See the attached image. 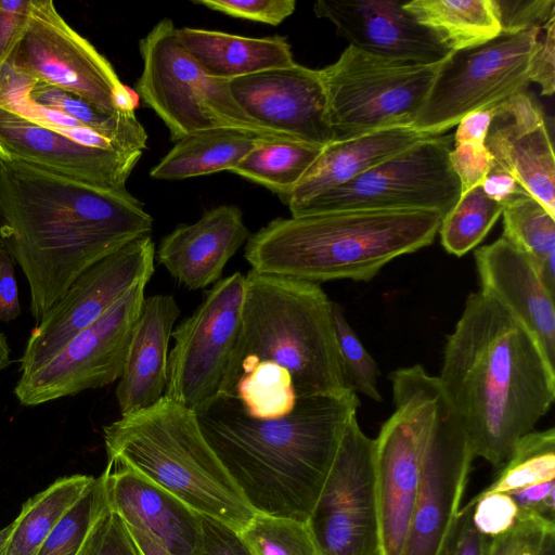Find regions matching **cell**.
I'll return each mask as SVG.
<instances>
[{
    "mask_svg": "<svg viewBox=\"0 0 555 555\" xmlns=\"http://www.w3.org/2000/svg\"><path fill=\"white\" fill-rule=\"evenodd\" d=\"M152 230V216L128 191L0 159L1 244L27 281L36 323L82 272Z\"/></svg>",
    "mask_w": 555,
    "mask_h": 555,
    "instance_id": "1",
    "label": "cell"
},
{
    "mask_svg": "<svg viewBox=\"0 0 555 555\" xmlns=\"http://www.w3.org/2000/svg\"><path fill=\"white\" fill-rule=\"evenodd\" d=\"M438 379L475 457L496 467L555 399V365L526 326L483 291L467 297Z\"/></svg>",
    "mask_w": 555,
    "mask_h": 555,
    "instance_id": "2",
    "label": "cell"
},
{
    "mask_svg": "<svg viewBox=\"0 0 555 555\" xmlns=\"http://www.w3.org/2000/svg\"><path fill=\"white\" fill-rule=\"evenodd\" d=\"M359 405L351 390L298 397L287 415L258 420L234 396H216L194 413L204 438L255 513L307 521Z\"/></svg>",
    "mask_w": 555,
    "mask_h": 555,
    "instance_id": "3",
    "label": "cell"
},
{
    "mask_svg": "<svg viewBox=\"0 0 555 555\" xmlns=\"http://www.w3.org/2000/svg\"><path fill=\"white\" fill-rule=\"evenodd\" d=\"M434 210L348 209L276 218L247 240L251 270L312 283L367 282L393 259L430 245Z\"/></svg>",
    "mask_w": 555,
    "mask_h": 555,
    "instance_id": "4",
    "label": "cell"
},
{
    "mask_svg": "<svg viewBox=\"0 0 555 555\" xmlns=\"http://www.w3.org/2000/svg\"><path fill=\"white\" fill-rule=\"evenodd\" d=\"M259 361L286 369L297 397L350 390L336 340L332 300L318 283L253 270L245 275L240 333L217 396H232L240 376Z\"/></svg>",
    "mask_w": 555,
    "mask_h": 555,
    "instance_id": "5",
    "label": "cell"
},
{
    "mask_svg": "<svg viewBox=\"0 0 555 555\" xmlns=\"http://www.w3.org/2000/svg\"><path fill=\"white\" fill-rule=\"evenodd\" d=\"M108 464L126 466L199 514L240 531L255 512L204 438L195 413L163 397L104 426Z\"/></svg>",
    "mask_w": 555,
    "mask_h": 555,
    "instance_id": "6",
    "label": "cell"
},
{
    "mask_svg": "<svg viewBox=\"0 0 555 555\" xmlns=\"http://www.w3.org/2000/svg\"><path fill=\"white\" fill-rule=\"evenodd\" d=\"M389 379L395 411L374 439L378 555H402L431 430L448 397L420 364L398 369Z\"/></svg>",
    "mask_w": 555,
    "mask_h": 555,
    "instance_id": "7",
    "label": "cell"
},
{
    "mask_svg": "<svg viewBox=\"0 0 555 555\" xmlns=\"http://www.w3.org/2000/svg\"><path fill=\"white\" fill-rule=\"evenodd\" d=\"M139 50L143 69L135 93L164 121L171 141L215 128L291 139L261 127L242 111L229 81L207 75L184 50L172 20H160L140 40Z\"/></svg>",
    "mask_w": 555,
    "mask_h": 555,
    "instance_id": "8",
    "label": "cell"
},
{
    "mask_svg": "<svg viewBox=\"0 0 555 555\" xmlns=\"http://www.w3.org/2000/svg\"><path fill=\"white\" fill-rule=\"evenodd\" d=\"M441 62L397 61L348 46L336 62L321 69L333 141L412 127Z\"/></svg>",
    "mask_w": 555,
    "mask_h": 555,
    "instance_id": "9",
    "label": "cell"
},
{
    "mask_svg": "<svg viewBox=\"0 0 555 555\" xmlns=\"http://www.w3.org/2000/svg\"><path fill=\"white\" fill-rule=\"evenodd\" d=\"M541 29L502 31L483 44L450 52L412 127L440 135L466 115L493 108L525 91Z\"/></svg>",
    "mask_w": 555,
    "mask_h": 555,
    "instance_id": "10",
    "label": "cell"
},
{
    "mask_svg": "<svg viewBox=\"0 0 555 555\" xmlns=\"http://www.w3.org/2000/svg\"><path fill=\"white\" fill-rule=\"evenodd\" d=\"M452 144L453 134L427 137L289 209L291 216L348 209L434 210L446 216L462 193L450 162Z\"/></svg>",
    "mask_w": 555,
    "mask_h": 555,
    "instance_id": "11",
    "label": "cell"
},
{
    "mask_svg": "<svg viewBox=\"0 0 555 555\" xmlns=\"http://www.w3.org/2000/svg\"><path fill=\"white\" fill-rule=\"evenodd\" d=\"M9 60L33 79L64 89L105 113L135 112L137 93L69 26L52 0H30L26 26Z\"/></svg>",
    "mask_w": 555,
    "mask_h": 555,
    "instance_id": "12",
    "label": "cell"
},
{
    "mask_svg": "<svg viewBox=\"0 0 555 555\" xmlns=\"http://www.w3.org/2000/svg\"><path fill=\"white\" fill-rule=\"evenodd\" d=\"M244 286L241 272L219 280L172 331L165 397L196 412L218 395L240 333Z\"/></svg>",
    "mask_w": 555,
    "mask_h": 555,
    "instance_id": "13",
    "label": "cell"
},
{
    "mask_svg": "<svg viewBox=\"0 0 555 555\" xmlns=\"http://www.w3.org/2000/svg\"><path fill=\"white\" fill-rule=\"evenodd\" d=\"M147 283L122 296L37 369L20 374L14 395L35 406L119 379Z\"/></svg>",
    "mask_w": 555,
    "mask_h": 555,
    "instance_id": "14",
    "label": "cell"
},
{
    "mask_svg": "<svg viewBox=\"0 0 555 555\" xmlns=\"http://www.w3.org/2000/svg\"><path fill=\"white\" fill-rule=\"evenodd\" d=\"M307 524L321 555H378L374 439L348 422Z\"/></svg>",
    "mask_w": 555,
    "mask_h": 555,
    "instance_id": "15",
    "label": "cell"
},
{
    "mask_svg": "<svg viewBox=\"0 0 555 555\" xmlns=\"http://www.w3.org/2000/svg\"><path fill=\"white\" fill-rule=\"evenodd\" d=\"M151 234L134 238L82 272L31 330L21 358L20 374L52 358L77 333L95 322L155 268Z\"/></svg>",
    "mask_w": 555,
    "mask_h": 555,
    "instance_id": "16",
    "label": "cell"
},
{
    "mask_svg": "<svg viewBox=\"0 0 555 555\" xmlns=\"http://www.w3.org/2000/svg\"><path fill=\"white\" fill-rule=\"evenodd\" d=\"M474 457L465 427L447 398L429 438L402 555L449 554Z\"/></svg>",
    "mask_w": 555,
    "mask_h": 555,
    "instance_id": "17",
    "label": "cell"
},
{
    "mask_svg": "<svg viewBox=\"0 0 555 555\" xmlns=\"http://www.w3.org/2000/svg\"><path fill=\"white\" fill-rule=\"evenodd\" d=\"M229 88L242 111L261 127L319 147L333 142L321 69L295 62L230 80Z\"/></svg>",
    "mask_w": 555,
    "mask_h": 555,
    "instance_id": "18",
    "label": "cell"
},
{
    "mask_svg": "<svg viewBox=\"0 0 555 555\" xmlns=\"http://www.w3.org/2000/svg\"><path fill=\"white\" fill-rule=\"evenodd\" d=\"M142 155L77 143L0 107V159L24 162L92 186L125 192Z\"/></svg>",
    "mask_w": 555,
    "mask_h": 555,
    "instance_id": "19",
    "label": "cell"
},
{
    "mask_svg": "<svg viewBox=\"0 0 555 555\" xmlns=\"http://www.w3.org/2000/svg\"><path fill=\"white\" fill-rule=\"evenodd\" d=\"M313 12L328 20L349 46L370 54L435 64L451 52L400 1L319 0Z\"/></svg>",
    "mask_w": 555,
    "mask_h": 555,
    "instance_id": "20",
    "label": "cell"
},
{
    "mask_svg": "<svg viewBox=\"0 0 555 555\" xmlns=\"http://www.w3.org/2000/svg\"><path fill=\"white\" fill-rule=\"evenodd\" d=\"M485 145L494 166L555 217V155L539 105L525 91L493 107Z\"/></svg>",
    "mask_w": 555,
    "mask_h": 555,
    "instance_id": "21",
    "label": "cell"
},
{
    "mask_svg": "<svg viewBox=\"0 0 555 555\" xmlns=\"http://www.w3.org/2000/svg\"><path fill=\"white\" fill-rule=\"evenodd\" d=\"M480 291L494 297L534 336L555 365L553 292L532 261L503 235L475 250Z\"/></svg>",
    "mask_w": 555,
    "mask_h": 555,
    "instance_id": "22",
    "label": "cell"
},
{
    "mask_svg": "<svg viewBox=\"0 0 555 555\" xmlns=\"http://www.w3.org/2000/svg\"><path fill=\"white\" fill-rule=\"evenodd\" d=\"M108 507L125 525L146 531L172 555H193L202 541L199 513L132 468L107 464Z\"/></svg>",
    "mask_w": 555,
    "mask_h": 555,
    "instance_id": "23",
    "label": "cell"
},
{
    "mask_svg": "<svg viewBox=\"0 0 555 555\" xmlns=\"http://www.w3.org/2000/svg\"><path fill=\"white\" fill-rule=\"evenodd\" d=\"M249 236L242 210L221 205L194 223L177 225L163 237L155 256L178 283L202 289L219 281L227 262Z\"/></svg>",
    "mask_w": 555,
    "mask_h": 555,
    "instance_id": "24",
    "label": "cell"
},
{
    "mask_svg": "<svg viewBox=\"0 0 555 555\" xmlns=\"http://www.w3.org/2000/svg\"><path fill=\"white\" fill-rule=\"evenodd\" d=\"M179 315L172 295L144 299L115 391L121 416L146 409L164 397L169 340Z\"/></svg>",
    "mask_w": 555,
    "mask_h": 555,
    "instance_id": "25",
    "label": "cell"
},
{
    "mask_svg": "<svg viewBox=\"0 0 555 555\" xmlns=\"http://www.w3.org/2000/svg\"><path fill=\"white\" fill-rule=\"evenodd\" d=\"M427 137L406 126L331 142L292 192L286 202L288 209L352 180Z\"/></svg>",
    "mask_w": 555,
    "mask_h": 555,
    "instance_id": "26",
    "label": "cell"
},
{
    "mask_svg": "<svg viewBox=\"0 0 555 555\" xmlns=\"http://www.w3.org/2000/svg\"><path fill=\"white\" fill-rule=\"evenodd\" d=\"M177 38L207 75L225 81L295 63L292 47L282 36L253 38L181 27Z\"/></svg>",
    "mask_w": 555,
    "mask_h": 555,
    "instance_id": "27",
    "label": "cell"
},
{
    "mask_svg": "<svg viewBox=\"0 0 555 555\" xmlns=\"http://www.w3.org/2000/svg\"><path fill=\"white\" fill-rule=\"evenodd\" d=\"M266 139L271 138L233 128L201 130L177 141L151 169L150 176L157 180L176 181L230 171Z\"/></svg>",
    "mask_w": 555,
    "mask_h": 555,
    "instance_id": "28",
    "label": "cell"
},
{
    "mask_svg": "<svg viewBox=\"0 0 555 555\" xmlns=\"http://www.w3.org/2000/svg\"><path fill=\"white\" fill-rule=\"evenodd\" d=\"M403 5L451 52L483 44L502 33L494 0H413Z\"/></svg>",
    "mask_w": 555,
    "mask_h": 555,
    "instance_id": "29",
    "label": "cell"
},
{
    "mask_svg": "<svg viewBox=\"0 0 555 555\" xmlns=\"http://www.w3.org/2000/svg\"><path fill=\"white\" fill-rule=\"evenodd\" d=\"M94 478L82 474L61 477L28 499L11 522L2 555H35L56 522Z\"/></svg>",
    "mask_w": 555,
    "mask_h": 555,
    "instance_id": "30",
    "label": "cell"
},
{
    "mask_svg": "<svg viewBox=\"0 0 555 555\" xmlns=\"http://www.w3.org/2000/svg\"><path fill=\"white\" fill-rule=\"evenodd\" d=\"M323 147L292 139H266L230 172L264 186L286 204Z\"/></svg>",
    "mask_w": 555,
    "mask_h": 555,
    "instance_id": "31",
    "label": "cell"
},
{
    "mask_svg": "<svg viewBox=\"0 0 555 555\" xmlns=\"http://www.w3.org/2000/svg\"><path fill=\"white\" fill-rule=\"evenodd\" d=\"M502 215V235L532 261L555 292V217L526 192L505 202Z\"/></svg>",
    "mask_w": 555,
    "mask_h": 555,
    "instance_id": "32",
    "label": "cell"
},
{
    "mask_svg": "<svg viewBox=\"0 0 555 555\" xmlns=\"http://www.w3.org/2000/svg\"><path fill=\"white\" fill-rule=\"evenodd\" d=\"M29 98L39 105L70 116L130 147L140 151L146 149L147 133L133 111L108 114L64 89L35 79L29 89Z\"/></svg>",
    "mask_w": 555,
    "mask_h": 555,
    "instance_id": "33",
    "label": "cell"
},
{
    "mask_svg": "<svg viewBox=\"0 0 555 555\" xmlns=\"http://www.w3.org/2000/svg\"><path fill=\"white\" fill-rule=\"evenodd\" d=\"M232 396L246 414L258 420L287 415L298 398L291 373L272 361H259L245 371Z\"/></svg>",
    "mask_w": 555,
    "mask_h": 555,
    "instance_id": "34",
    "label": "cell"
},
{
    "mask_svg": "<svg viewBox=\"0 0 555 555\" xmlns=\"http://www.w3.org/2000/svg\"><path fill=\"white\" fill-rule=\"evenodd\" d=\"M555 478V430H532L521 437L503 463L498 478L474 498L541 483Z\"/></svg>",
    "mask_w": 555,
    "mask_h": 555,
    "instance_id": "35",
    "label": "cell"
},
{
    "mask_svg": "<svg viewBox=\"0 0 555 555\" xmlns=\"http://www.w3.org/2000/svg\"><path fill=\"white\" fill-rule=\"evenodd\" d=\"M502 211L503 205L488 196L482 185L463 193L441 221L438 233L443 248L464 256L486 237Z\"/></svg>",
    "mask_w": 555,
    "mask_h": 555,
    "instance_id": "36",
    "label": "cell"
},
{
    "mask_svg": "<svg viewBox=\"0 0 555 555\" xmlns=\"http://www.w3.org/2000/svg\"><path fill=\"white\" fill-rule=\"evenodd\" d=\"M106 507L107 499L101 475L93 479L61 517L35 555H77Z\"/></svg>",
    "mask_w": 555,
    "mask_h": 555,
    "instance_id": "37",
    "label": "cell"
},
{
    "mask_svg": "<svg viewBox=\"0 0 555 555\" xmlns=\"http://www.w3.org/2000/svg\"><path fill=\"white\" fill-rule=\"evenodd\" d=\"M238 532L253 555H321L307 521L256 513Z\"/></svg>",
    "mask_w": 555,
    "mask_h": 555,
    "instance_id": "38",
    "label": "cell"
},
{
    "mask_svg": "<svg viewBox=\"0 0 555 555\" xmlns=\"http://www.w3.org/2000/svg\"><path fill=\"white\" fill-rule=\"evenodd\" d=\"M332 318L347 387L380 402L378 366L347 321L343 308L332 301Z\"/></svg>",
    "mask_w": 555,
    "mask_h": 555,
    "instance_id": "39",
    "label": "cell"
},
{
    "mask_svg": "<svg viewBox=\"0 0 555 555\" xmlns=\"http://www.w3.org/2000/svg\"><path fill=\"white\" fill-rule=\"evenodd\" d=\"M194 4L225 15L278 26L296 9L295 0H195Z\"/></svg>",
    "mask_w": 555,
    "mask_h": 555,
    "instance_id": "40",
    "label": "cell"
},
{
    "mask_svg": "<svg viewBox=\"0 0 555 555\" xmlns=\"http://www.w3.org/2000/svg\"><path fill=\"white\" fill-rule=\"evenodd\" d=\"M77 555H138L121 518L108 505Z\"/></svg>",
    "mask_w": 555,
    "mask_h": 555,
    "instance_id": "41",
    "label": "cell"
},
{
    "mask_svg": "<svg viewBox=\"0 0 555 555\" xmlns=\"http://www.w3.org/2000/svg\"><path fill=\"white\" fill-rule=\"evenodd\" d=\"M472 519L476 529L488 538L509 531L518 522V508L508 493H491L473 498Z\"/></svg>",
    "mask_w": 555,
    "mask_h": 555,
    "instance_id": "42",
    "label": "cell"
},
{
    "mask_svg": "<svg viewBox=\"0 0 555 555\" xmlns=\"http://www.w3.org/2000/svg\"><path fill=\"white\" fill-rule=\"evenodd\" d=\"M451 166L461 182L462 193L481 185L494 167L485 143H454L450 152Z\"/></svg>",
    "mask_w": 555,
    "mask_h": 555,
    "instance_id": "43",
    "label": "cell"
},
{
    "mask_svg": "<svg viewBox=\"0 0 555 555\" xmlns=\"http://www.w3.org/2000/svg\"><path fill=\"white\" fill-rule=\"evenodd\" d=\"M502 31L542 28L555 16L554 0H494Z\"/></svg>",
    "mask_w": 555,
    "mask_h": 555,
    "instance_id": "44",
    "label": "cell"
},
{
    "mask_svg": "<svg viewBox=\"0 0 555 555\" xmlns=\"http://www.w3.org/2000/svg\"><path fill=\"white\" fill-rule=\"evenodd\" d=\"M202 541L193 555H253L240 532L204 514H199Z\"/></svg>",
    "mask_w": 555,
    "mask_h": 555,
    "instance_id": "45",
    "label": "cell"
},
{
    "mask_svg": "<svg viewBox=\"0 0 555 555\" xmlns=\"http://www.w3.org/2000/svg\"><path fill=\"white\" fill-rule=\"evenodd\" d=\"M548 529H555V524L540 519L518 520L509 531L491 538L489 555H522L534 550Z\"/></svg>",
    "mask_w": 555,
    "mask_h": 555,
    "instance_id": "46",
    "label": "cell"
},
{
    "mask_svg": "<svg viewBox=\"0 0 555 555\" xmlns=\"http://www.w3.org/2000/svg\"><path fill=\"white\" fill-rule=\"evenodd\" d=\"M529 81L538 83L543 95L555 91V16L541 29L529 67Z\"/></svg>",
    "mask_w": 555,
    "mask_h": 555,
    "instance_id": "47",
    "label": "cell"
},
{
    "mask_svg": "<svg viewBox=\"0 0 555 555\" xmlns=\"http://www.w3.org/2000/svg\"><path fill=\"white\" fill-rule=\"evenodd\" d=\"M30 0H0V67L11 56L26 26Z\"/></svg>",
    "mask_w": 555,
    "mask_h": 555,
    "instance_id": "48",
    "label": "cell"
},
{
    "mask_svg": "<svg viewBox=\"0 0 555 555\" xmlns=\"http://www.w3.org/2000/svg\"><path fill=\"white\" fill-rule=\"evenodd\" d=\"M473 505L460 508L453 541L448 555H489L491 538L480 533L472 519Z\"/></svg>",
    "mask_w": 555,
    "mask_h": 555,
    "instance_id": "49",
    "label": "cell"
},
{
    "mask_svg": "<svg viewBox=\"0 0 555 555\" xmlns=\"http://www.w3.org/2000/svg\"><path fill=\"white\" fill-rule=\"evenodd\" d=\"M21 306L15 279L14 260L1 244L0 248V321L10 322L18 318Z\"/></svg>",
    "mask_w": 555,
    "mask_h": 555,
    "instance_id": "50",
    "label": "cell"
},
{
    "mask_svg": "<svg viewBox=\"0 0 555 555\" xmlns=\"http://www.w3.org/2000/svg\"><path fill=\"white\" fill-rule=\"evenodd\" d=\"M555 489L554 480L522 487L507 492L518 508V520L540 519L547 524L543 501Z\"/></svg>",
    "mask_w": 555,
    "mask_h": 555,
    "instance_id": "51",
    "label": "cell"
},
{
    "mask_svg": "<svg viewBox=\"0 0 555 555\" xmlns=\"http://www.w3.org/2000/svg\"><path fill=\"white\" fill-rule=\"evenodd\" d=\"M492 116L493 108L474 112L463 117L453 134V143H485Z\"/></svg>",
    "mask_w": 555,
    "mask_h": 555,
    "instance_id": "52",
    "label": "cell"
},
{
    "mask_svg": "<svg viewBox=\"0 0 555 555\" xmlns=\"http://www.w3.org/2000/svg\"><path fill=\"white\" fill-rule=\"evenodd\" d=\"M481 185L488 196L502 205L515 195L525 192L512 176L495 166Z\"/></svg>",
    "mask_w": 555,
    "mask_h": 555,
    "instance_id": "53",
    "label": "cell"
},
{
    "mask_svg": "<svg viewBox=\"0 0 555 555\" xmlns=\"http://www.w3.org/2000/svg\"><path fill=\"white\" fill-rule=\"evenodd\" d=\"M138 555H172L146 531L125 525Z\"/></svg>",
    "mask_w": 555,
    "mask_h": 555,
    "instance_id": "54",
    "label": "cell"
},
{
    "mask_svg": "<svg viewBox=\"0 0 555 555\" xmlns=\"http://www.w3.org/2000/svg\"><path fill=\"white\" fill-rule=\"evenodd\" d=\"M533 555H555V529L543 532Z\"/></svg>",
    "mask_w": 555,
    "mask_h": 555,
    "instance_id": "55",
    "label": "cell"
},
{
    "mask_svg": "<svg viewBox=\"0 0 555 555\" xmlns=\"http://www.w3.org/2000/svg\"><path fill=\"white\" fill-rule=\"evenodd\" d=\"M11 363V349L5 336L0 333V371Z\"/></svg>",
    "mask_w": 555,
    "mask_h": 555,
    "instance_id": "56",
    "label": "cell"
},
{
    "mask_svg": "<svg viewBox=\"0 0 555 555\" xmlns=\"http://www.w3.org/2000/svg\"><path fill=\"white\" fill-rule=\"evenodd\" d=\"M11 522L0 530V555H2L9 533L11 531Z\"/></svg>",
    "mask_w": 555,
    "mask_h": 555,
    "instance_id": "57",
    "label": "cell"
},
{
    "mask_svg": "<svg viewBox=\"0 0 555 555\" xmlns=\"http://www.w3.org/2000/svg\"><path fill=\"white\" fill-rule=\"evenodd\" d=\"M538 547V546H537ZM537 547L534 550H531V551H528V552H525L522 555H533V553L535 552Z\"/></svg>",
    "mask_w": 555,
    "mask_h": 555,
    "instance_id": "58",
    "label": "cell"
},
{
    "mask_svg": "<svg viewBox=\"0 0 555 555\" xmlns=\"http://www.w3.org/2000/svg\"><path fill=\"white\" fill-rule=\"evenodd\" d=\"M0 248H1V238H0Z\"/></svg>",
    "mask_w": 555,
    "mask_h": 555,
    "instance_id": "59",
    "label": "cell"
}]
</instances>
